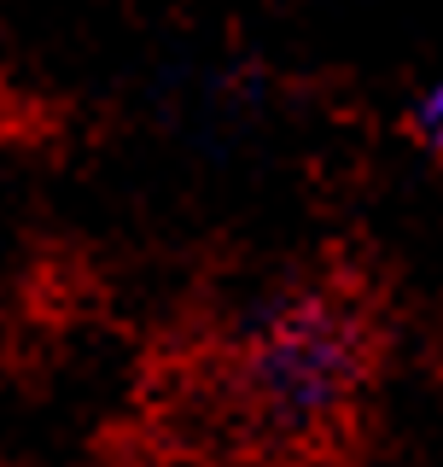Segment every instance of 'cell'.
<instances>
[{
  "mask_svg": "<svg viewBox=\"0 0 443 467\" xmlns=\"http://www.w3.org/2000/svg\"><path fill=\"white\" fill-rule=\"evenodd\" d=\"M233 374H240V398L280 438H309L356 403L367 345L350 310L321 298H292L251 321Z\"/></svg>",
  "mask_w": 443,
  "mask_h": 467,
  "instance_id": "6da1fadb",
  "label": "cell"
},
{
  "mask_svg": "<svg viewBox=\"0 0 443 467\" xmlns=\"http://www.w3.org/2000/svg\"><path fill=\"white\" fill-rule=\"evenodd\" d=\"M170 467H327V462L298 444H245V450H211V456L170 462Z\"/></svg>",
  "mask_w": 443,
  "mask_h": 467,
  "instance_id": "7a4b0ae2",
  "label": "cell"
},
{
  "mask_svg": "<svg viewBox=\"0 0 443 467\" xmlns=\"http://www.w3.org/2000/svg\"><path fill=\"white\" fill-rule=\"evenodd\" d=\"M415 140L432 152V164L443 170V70L420 88V99H415Z\"/></svg>",
  "mask_w": 443,
  "mask_h": 467,
  "instance_id": "3957f363",
  "label": "cell"
}]
</instances>
